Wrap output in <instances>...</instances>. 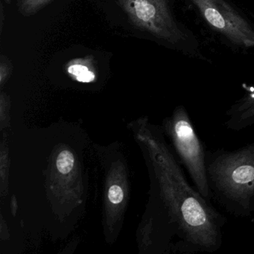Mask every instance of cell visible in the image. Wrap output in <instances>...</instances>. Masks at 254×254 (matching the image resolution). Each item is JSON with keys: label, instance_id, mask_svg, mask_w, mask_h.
Wrapping results in <instances>:
<instances>
[{"label": "cell", "instance_id": "obj_2", "mask_svg": "<svg viewBox=\"0 0 254 254\" xmlns=\"http://www.w3.org/2000/svg\"><path fill=\"white\" fill-rule=\"evenodd\" d=\"M169 130L177 153L194 187L205 198L212 200L207 172L206 152L184 106H179L169 122Z\"/></svg>", "mask_w": 254, "mask_h": 254}, {"label": "cell", "instance_id": "obj_3", "mask_svg": "<svg viewBox=\"0 0 254 254\" xmlns=\"http://www.w3.org/2000/svg\"><path fill=\"white\" fill-rule=\"evenodd\" d=\"M117 1L138 29L172 45L187 41V34L174 20L167 0Z\"/></svg>", "mask_w": 254, "mask_h": 254}, {"label": "cell", "instance_id": "obj_8", "mask_svg": "<svg viewBox=\"0 0 254 254\" xmlns=\"http://www.w3.org/2000/svg\"><path fill=\"white\" fill-rule=\"evenodd\" d=\"M74 165L73 154L69 151H63L60 153L57 159V168L61 173L66 174L70 172Z\"/></svg>", "mask_w": 254, "mask_h": 254}, {"label": "cell", "instance_id": "obj_7", "mask_svg": "<svg viewBox=\"0 0 254 254\" xmlns=\"http://www.w3.org/2000/svg\"><path fill=\"white\" fill-rule=\"evenodd\" d=\"M51 1L52 0H20L19 8L23 15H33Z\"/></svg>", "mask_w": 254, "mask_h": 254}, {"label": "cell", "instance_id": "obj_9", "mask_svg": "<svg viewBox=\"0 0 254 254\" xmlns=\"http://www.w3.org/2000/svg\"><path fill=\"white\" fill-rule=\"evenodd\" d=\"M11 69H12V65H11V62L8 60V59L2 56L1 59V63H0L1 84H3L4 81L8 78V75L11 73Z\"/></svg>", "mask_w": 254, "mask_h": 254}, {"label": "cell", "instance_id": "obj_5", "mask_svg": "<svg viewBox=\"0 0 254 254\" xmlns=\"http://www.w3.org/2000/svg\"><path fill=\"white\" fill-rule=\"evenodd\" d=\"M224 124L233 131H241L254 126V84L227 110Z\"/></svg>", "mask_w": 254, "mask_h": 254}, {"label": "cell", "instance_id": "obj_6", "mask_svg": "<svg viewBox=\"0 0 254 254\" xmlns=\"http://www.w3.org/2000/svg\"><path fill=\"white\" fill-rule=\"evenodd\" d=\"M66 69L71 78L79 82H93L96 78V67L92 56L71 60Z\"/></svg>", "mask_w": 254, "mask_h": 254}, {"label": "cell", "instance_id": "obj_4", "mask_svg": "<svg viewBox=\"0 0 254 254\" xmlns=\"http://www.w3.org/2000/svg\"><path fill=\"white\" fill-rule=\"evenodd\" d=\"M215 32L239 47H254V29L225 0H189Z\"/></svg>", "mask_w": 254, "mask_h": 254}, {"label": "cell", "instance_id": "obj_10", "mask_svg": "<svg viewBox=\"0 0 254 254\" xmlns=\"http://www.w3.org/2000/svg\"><path fill=\"white\" fill-rule=\"evenodd\" d=\"M123 191L119 186H112L109 190L108 197L113 203H120L123 199Z\"/></svg>", "mask_w": 254, "mask_h": 254}, {"label": "cell", "instance_id": "obj_1", "mask_svg": "<svg viewBox=\"0 0 254 254\" xmlns=\"http://www.w3.org/2000/svg\"><path fill=\"white\" fill-rule=\"evenodd\" d=\"M212 199L227 213L247 218L254 214V142L236 150L206 152Z\"/></svg>", "mask_w": 254, "mask_h": 254}]
</instances>
